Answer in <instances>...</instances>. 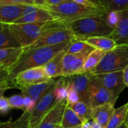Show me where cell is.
Masks as SVG:
<instances>
[{"mask_svg":"<svg viewBox=\"0 0 128 128\" xmlns=\"http://www.w3.org/2000/svg\"><path fill=\"white\" fill-rule=\"evenodd\" d=\"M72 42L73 41H69L57 45L41 46L35 49H25V51L16 63L8 68L10 82L16 74L25 70L44 65L58 52L68 48Z\"/></svg>","mask_w":128,"mask_h":128,"instance_id":"obj_1","label":"cell"},{"mask_svg":"<svg viewBox=\"0 0 128 128\" xmlns=\"http://www.w3.org/2000/svg\"><path fill=\"white\" fill-rule=\"evenodd\" d=\"M64 23L72 32L76 40H80L92 37H110L113 30L106 22L105 13L88 15Z\"/></svg>","mask_w":128,"mask_h":128,"instance_id":"obj_2","label":"cell"},{"mask_svg":"<svg viewBox=\"0 0 128 128\" xmlns=\"http://www.w3.org/2000/svg\"><path fill=\"white\" fill-rule=\"evenodd\" d=\"M74 40H76L75 36L66 26L65 23L53 20L44 23L42 27L40 37L33 44L25 49H35Z\"/></svg>","mask_w":128,"mask_h":128,"instance_id":"obj_3","label":"cell"},{"mask_svg":"<svg viewBox=\"0 0 128 128\" xmlns=\"http://www.w3.org/2000/svg\"><path fill=\"white\" fill-rule=\"evenodd\" d=\"M46 10L52 16L53 20L62 22H67L88 15L102 14L107 12L102 7H88L70 0L58 5L49 6Z\"/></svg>","mask_w":128,"mask_h":128,"instance_id":"obj_4","label":"cell"},{"mask_svg":"<svg viewBox=\"0 0 128 128\" xmlns=\"http://www.w3.org/2000/svg\"><path fill=\"white\" fill-rule=\"evenodd\" d=\"M128 65V45H119L106 52L99 64L91 72L99 74L124 70Z\"/></svg>","mask_w":128,"mask_h":128,"instance_id":"obj_5","label":"cell"},{"mask_svg":"<svg viewBox=\"0 0 128 128\" xmlns=\"http://www.w3.org/2000/svg\"><path fill=\"white\" fill-rule=\"evenodd\" d=\"M44 23H11L8 24V27L10 33L20 46L26 49L40 37Z\"/></svg>","mask_w":128,"mask_h":128,"instance_id":"obj_6","label":"cell"},{"mask_svg":"<svg viewBox=\"0 0 128 128\" xmlns=\"http://www.w3.org/2000/svg\"><path fill=\"white\" fill-rule=\"evenodd\" d=\"M55 86L36 103L30 112L31 128H38L44 118L58 103L55 96Z\"/></svg>","mask_w":128,"mask_h":128,"instance_id":"obj_7","label":"cell"},{"mask_svg":"<svg viewBox=\"0 0 128 128\" xmlns=\"http://www.w3.org/2000/svg\"><path fill=\"white\" fill-rule=\"evenodd\" d=\"M94 50L90 46L84 51L75 54H66L61 62V75L62 76H69L74 74H82L84 63L90 54Z\"/></svg>","mask_w":128,"mask_h":128,"instance_id":"obj_8","label":"cell"},{"mask_svg":"<svg viewBox=\"0 0 128 128\" xmlns=\"http://www.w3.org/2000/svg\"><path fill=\"white\" fill-rule=\"evenodd\" d=\"M88 92L89 104L92 108L106 104H112L115 105L116 102V100L113 98L100 80L95 75L92 74L89 80Z\"/></svg>","mask_w":128,"mask_h":128,"instance_id":"obj_9","label":"cell"},{"mask_svg":"<svg viewBox=\"0 0 128 128\" xmlns=\"http://www.w3.org/2000/svg\"><path fill=\"white\" fill-rule=\"evenodd\" d=\"M50 80L51 79L46 76L44 70L41 66L29 68L19 73L14 77L10 82L13 88H17L20 89L22 87L45 82Z\"/></svg>","mask_w":128,"mask_h":128,"instance_id":"obj_10","label":"cell"},{"mask_svg":"<svg viewBox=\"0 0 128 128\" xmlns=\"http://www.w3.org/2000/svg\"><path fill=\"white\" fill-rule=\"evenodd\" d=\"M94 75L100 80L113 98L117 100L120 94L126 87L123 80V70Z\"/></svg>","mask_w":128,"mask_h":128,"instance_id":"obj_11","label":"cell"},{"mask_svg":"<svg viewBox=\"0 0 128 128\" xmlns=\"http://www.w3.org/2000/svg\"><path fill=\"white\" fill-rule=\"evenodd\" d=\"M68 86L73 88L80 96V101L89 104L88 97V83L91 77L90 73L78 74L69 76H64Z\"/></svg>","mask_w":128,"mask_h":128,"instance_id":"obj_12","label":"cell"},{"mask_svg":"<svg viewBox=\"0 0 128 128\" xmlns=\"http://www.w3.org/2000/svg\"><path fill=\"white\" fill-rule=\"evenodd\" d=\"M67 105V99L58 102L44 118L38 128H59Z\"/></svg>","mask_w":128,"mask_h":128,"instance_id":"obj_13","label":"cell"},{"mask_svg":"<svg viewBox=\"0 0 128 128\" xmlns=\"http://www.w3.org/2000/svg\"><path fill=\"white\" fill-rule=\"evenodd\" d=\"M117 46L128 45V9L121 11L120 19L110 35Z\"/></svg>","mask_w":128,"mask_h":128,"instance_id":"obj_14","label":"cell"},{"mask_svg":"<svg viewBox=\"0 0 128 128\" xmlns=\"http://www.w3.org/2000/svg\"><path fill=\"white\" fill-rule=\"evenodd\" d=\"M56 80L51 79L50 80L41 82L39 84L33 85L31 86H26L20 88L22 95L24 97H28L37 103L46 92H48L56 83Z\"/></svg>","mask_w":128,"mask_h":128,"instance_id":"obj_15","label":"cell"},{"mask_svg":"<svg viewBox=\"0 0 128 128\" xmlns=\"http://www.w3.org/2000/svg\"><path fill=\"white\" fill-rule=\"evenodd\" d=\"M26 5H0V23L11 24L23 15Z\"/></svg>","mask_w":128,"mask_h":128,"instance_id":"obj_16","label":"cell"},{"mask_svg":"<svg viewBox=\"0 0 128 128\" xmlns=\"http://www.w3.org/2000/svg\"><path fill=\"white\" fill-rule=\"evenodd\" d=\"M51 20H53V18L46 9L35 7L32 11L22 15L14 23H37Z\"/></svg>","mask_w":128,"mask_h":128,"instance_id":"obj_17","label":"cell"},{"mask_svg":"<svg viewBox=\"0 0 128 128\" xmlns=\"http://www.w3.org/2000/svg\"><path fill=\"white\" fill-rule=\"evenodd\" d=\"M113 104H106L92 108V120L99 124L103 128H106L112 115L115 111Z\"/></svg>","mask_w":128,"mask_h":128,"instance_id":"obj_18","label":"cell"},{"mask_svg":"<svg viewBox=\"0 0 128 128\" xmlns=\"http://www.w3.org/2000/svg\"><path fill=\"white\" fill-rule=\"evenodd\" d=\"M25 48L23 47H10L0 49V64L6 68L13 66L19 60Z\"/></svg>","mask_w":128,"mask_h":128,"instance_id":"obj_19","label":"cell"},{"mask_svg":"<svg viewBox=\"0 0 128 128\" xmlns=\"http://www.w3.org/2000/svg\"><path fill=\"white\" fill-rule=\"evenodd\" d=\"M68 48L64 50L58 52L56 55L52 59H50L47 63L43 65V68L46 76L50 79H55L58 76H62L61 75V62L64 56L65 55Z\"/></svg>","mask_w":128,"mask_h":128,"instance_id":"obj_20","label":"cell"},{"mask_svg":"<svg viewBox=\"0 0 128 128\" xmlns=\"http://www.w3.org/2000/svg\"><path fill=\"white\" fill-rule=\"evenodd\" d=\"M82 41L86 42L94 49L100 50L104 52H109L117 46L116 42L109 37H92L88 38Z\"/></svg>","mask_w":128,"mask_h":128,"instance_id":"obj_21","label":"cell"},{"mask_svg":"<svg viewBox=\"0 0 128 128\" xmlns=\"http://www.w3.org/2000/svg\"><path fill=\"white\" fill-rule=\"evenodd\" d=\"M83 123L84 122H82V120L74 112V110L68 105H67L59 128H80Z\"/></svg>","mask_w":128,"mask_h":128,"instance_id":"obj_22","label":"cell"},{"mask_svg":"<svg viewBox=\"0 0 128 128\" xmlns=\"http://www.w3.org/2000/svg\"><path fill=\"white\" fill-rule=\"evenodd\" d=\"M106 52L97 49H94L92 52H91L84 63L82 74L89 73L93 70L101 62Z\"/></svg>","mask_w":128,"mask_h":128,"instance_id":"obj_23","label":"cell"},{"mask_svg":"<svg viewBox=\"0 0 128 128\" xmlns=\"http://www.w3.org/2000/svg\"><path fill=\"white\" fill-rule=\"evenodd\" d=\"M128 104L124 106L115 109L113 114L112 115L106 128H118L123 123L125 122L128 114Z\"/></svg>","mask_w":128,"mask_h":128,"instance_id":"obj_24","label":"cell"},{"mask_svg":"<svg viewBox=\"0 0 128 128\" xmlns=\"http://www.w3.org/2000/svg\"><path fill=\"white\" fill-rule=\"evenodd\" d=\"M68 105L82 120L84 123L92 120V107L90 106L89 104H87L83 101H80L74 104H68Z\"/></svg>","mask_w":128,"mask_h":128,"instance_id":"obj_25","label":"cell"},{"mask_svg":"<svg viewBox=\"0 0 128 128\" xmlns=\"http://www.w3.org/2000/svg\"><path fill=\"white\" fill-rule=\"evenodd\" d=\"M98 5L108 11H123L128 9V0H98Z\"/></svg>","mask_w":128,"mask_h":128,"instance_id":"obj_26","label":"cell"},{"mask_svg":"<svg viewBox=\"0 0 128 128\" xmlns=\"http://www.w3.org/2000/svg\"><path fill=\"white\" fill-rule=\"evenodd\" d=\"M0 128H31L30 111L25 110L21 116L14 122H4Z\"/></svg>","mask_w":128,"mask_h":128,"instance_id":"obj_27","label":"cell"},{"mask_svg":"<svg viewBox=\"0 0 128 128\" xmlns=\"http://www.w3.org/2000/svg\"><path fill=\"white\" fill-rule=\"evenodd\" d=\"M10 47H21V46L10 33L8 25L4 24L3 29L0 32V49L10 48Z\"/></svg>","mask_w":128,"mask_h":128,"instance_id":"obj_28","label":"cell"},{"mask_svg":"<svg viewBox=\"0 0 128 128\" xmlns=\"http://www.w3.org/2000/svg\"><path fill=\"white\" fill-rule=\"evenodd\" d=\"M90 46H91L88 45V44H86V42H84L82 40H76L71 43V44L70 45V46L68 47V49L66 52V54L79 53V52H81L84 51L85 50L88 49Z\"/></svg>","mask_w":128,"mask_h":128,"instance_id":"obj_29","label":"cell"},{"mask_svg":"<svg viewBox=\"0 0 128 128\" xmlns=\"http://www.w3.org/2000/svg\"><path fill=\"white\" fill-rule=\"evenodd\" d=\"M9 105L10 108L20 109L22 111H25L24 106V97L22 94H15L10 97L8 99Z\"/></svg>","mask_w":128,"mask_h":128,"instance_id":"obj_30","label":"cell"},{"mask_svg":"<svg viewBox=\"0 0 128 128\" xmlns=\"http://www.w3.org/2000/svg\"><path fill=\"white\" fill-rule=\"evenodd\" d=\"M10 73L8 68H4L0 70V89L1 88H11L12 85L9 77Z\"/></svg>","mask_w":128,"mask_h":128,"instance_id":"obj_31","label":"cell"},{"mask_svg":"<svg viewBox=\"0 0 128 128\" xmlns=\"http://www.w3.org/2000/svg\"><path fill=\"white\" fill-rule=\"evenodd\" d=\"M121 16V11H108L105 13V19L107 24L114 28L118 23Z\"/></svg>","mask_w":128,"mask_h":128,"instance_id":"obj_32","label":"cell"},{"mask_svg":"<svg viewBox=\"0 0 128 128\" xmlns=\"http://www.w3.org/2000/svg\"><path fill=\"white\" fill-rule=\"evenodd\" d=\"M17 4L36 6L31 0H0V5H17Z\"/></svg>","mask_w":128,"mask_h":128,"instance_id":"obj_33","label":"cell"},{"mask_svg":"<svg viewBox=\"0 0 128 128\" xmlns=\"http://www.w3.org/2000/svg\"><path fill=\"white\" fill-rule=\"evenodd\" d=\"M68 98H67L68 104H74L80 102V98L79 94L73 88H71L69 86H68Z\"/></svg>","mask_w":128,"mask_h":128,"instance_id":"obj_34","label":"cell"},{"mask_svg":"<svg viewBox=\"0 0 128 128\" xmlns=\"http://www.w3.org/2000/svg\"><path fill=\"white\" fill-rule=\"evenodd\" d=\"M10 106L9 105V102L8 98L2 97L0 98V113H6L9 111Z\"/></svg>","mask_w":128,"mask_h":128,"instance_id":"obj_35","label":"cell"},{"mask_svg":"<svg viewBox=\"0 0 128 128\" xmlns=\"http://www.w3.org/2000/svg\"><path fill=\"white\" fill-rule=\"evenodd\" d=\"M35 104H36V103L32 99H31L28 97H24V106H25V110H28V111L31 112L34 109Z\"/></svg>","mask_w":128,"mask_h":128,"instance_id":"obj_36","label":"cell"},{"mask_svg":"<svg viewBox=\"0 0 128 128\" xmlns=\"http://www.w3.org/2000/svg\"><path fill=\"white\" fill-rule=\"evenodd\" d=\"M72 2H74L76 3H78L80 4H82V5H85V6H88V7H94V8H98V7H100L99 5H97L91 2H89L88 0H70Z\"/></svg>","mask_w":128,"mask_h":128,"instance_id":"obj_37","label":"cell"},{"mask_svg":"<svg viewBox=\"0 0 128 128\" xmlns=\"http://www.w3.org/2000/svg\"><path fill=\"white\" fill-rule=\"evenodd\" d=\"M36 6L39 7V8H42L46 9L48 5L46 4V0H31Z\"/></svg>","mask_w":128,"mask_h":128,"instance_id":"obj_38","label":"cell"},{"mask_svg":"<svg viewBox=\"0 0 128 128\" xmlns=\"http://www.w3.org/2000/svg\"><path fill=\"white\" fill-rule=\"evenodd\" d=\"M46 4L49 6H55V5H58L60 4H62L67 1L69 0H46Z\"/></svg>","mask_w":128,"mask_h":128,"instance_id":"obj_39","label":"cell"},{"mask_svg":"<svg viewBox=\"0 0 128 128\" xmlns=\"http://www.w3.org/2000/svg\"><path fill=\"white\" fill-rule=\"evenodd\" d=\"M123 80L125 86L128 88V65L123 70Z\"/></svg>","mask_w":128,"mask_h":128,"instance_id":"obj_40","label":"cell"},{"mask_svg":"<svg viewBox=\"0 0 128 128\" xmlns=\"http://www.w3.org/2000/svg\"><path fill=\"white\" fill-rule=\"evenodd\" d=\"M92 124H93V121H88L83 123L80 128H92Z\"/></svg>","mask_w":128,"mask_h":128,"instance_id":"obj_41","label":"cell"},{"mask_svg":"<svg viewBox=\"0 0 128 128\" xmlns=\"http://www.w3.org/2000/svg\"><path fill=\"white\" fill-rule=\"evenodd\" d=\"M7 89H8V88H1V89H0V98H2L3 97L4 93V92H5Z\"/></svg>","mask_w":128,"mask_h":128,"instance_id":"obj_42","label":"cell"},{"mask_svg":"<svg viewBox=\"0 0 128 128\" xmlns=\"http://www.w3.org/2000/svg\"><path fill=\"white\" fill-rule=\"evenodd\" d=\"M92 128H103L99 124L96 123V122H93V124H92Z\"/></svg>","mask_w":128,"mask_h":128,"instance_id":"obj_43","label":"cell"},{"mask_svg":"<svg viewBox=\"0 0 128 128\" xmlns=\"http://www.w3.org/2000/svg\"><path fill=\"white\" fill-rule=\"evenodd\" d=\"M118 128H128V126L127 125V124L124 122V123H123V124H122Z\"/></svg>","mask_w":128,"mask_h":128,"instance_id":"obj_44","label":"cell"},{"mask_svg":"<svg viewBox=\"0 0 128 128\" xmlns=\"http://www.w3.org/2000/svg\"><path fill=\"white\" fill-rule=\"evenodd\" d=\"M88 1L92 2V3H94V4H97V5H98V0H88Z\"/></svg>","mask_w":128,"mask_h":128,"instance_id":"obj_45","label":"cell"},{"mask_svg":"<svg viewBox=\"0 0 128 128\" xmlns=\"http://www.w3.org/2000/svg\"><path fill=\"white\" fill-rule=\"evenodd\" d=\"M125 123L127 124V125L128 126V114H127V118H126V120H125Z\"/></svg>","mask_w":128,"mask_h":128,"instance_id":"obj_46","label":"cell"},{"mask_svg":"<svg viewBox=\"0 0 128 128\" xmlns=\"http://www.w3.org/2000/svg\"><path fill=\"white\" fill-rule=\"evenodd\" d=\"M4 24H2V23H0V32L3 29V28H4Z\"/></svg>","mask_w":128,"mask_h":128,"instance_id":"obj_47","label":"cell"},{"mask_svg":"<svg viewBox=\"0 0 128 128\" xmlns=\"http://www.w3.org/2000/svg\"><path fill=\"white\" fill-rule=\"evenodd\" d=\"M6 68V67H4V66H3L2 64H0V70H1V69H3V68Z\"/></svg>","mask_w":128,"mask_h":128,"instance_id":"obj_48","label":"cell"},{"mask_svg":"<svg viewBox=\"0 0 128 128\" xmlns=\"http://www.w3.org/2000/svg\"><path fill=\"white\" fill-rule=\"evenodd\" d=\"M3 123H4V122H0V127L3 124Z\"/></svg>","mask_w":128,"mask_h":128,"instance_id":"obj_49","label":"cell"},{"mask_svg":"<svg viewBox=\"0 0 128 128\" xmlns=\"http://www.w3.org/2000/svg\"><path fill=\"white\" fill-rule=\"evenodd\" d=\"M80 128H81V127H80Z\"/></svg>","mask_w":128,"mask_h":128,"instance_id":"obj_50","label":"cell"}]
</instances>
